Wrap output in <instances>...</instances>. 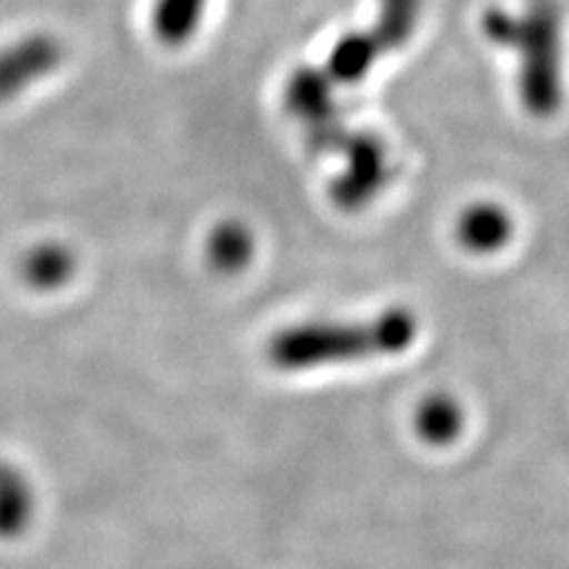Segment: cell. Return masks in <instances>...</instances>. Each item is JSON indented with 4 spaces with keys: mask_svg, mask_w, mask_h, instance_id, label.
<instances>
[{
    "mask_svg": "<svg viewBox=\"0 0 569 569\" xmlns=\"http://www.w3.org/2000/svg\"><path fill=\"white\" fill-rule=\"evenodd\" d=\"M52 62V52L46 50L41 43L39 46H27L14 56H8L3 62H0V98H6L14 93L17 88H24L33 74H41V71L48 69Z\"/></svg>",
    "mask_w": 569,
    "mask_h": 569,
    "instance_id": "obj_6",
    "label": "cell"
},
{
    "mask_svg": "<svg viewBox=\"0 0 569 569\" xmlns=\"http://www.w3.org/2000/svg\"><path fill=\"white\" fill-rule=\"evenodd\" d=\"M416 332V318L395 309L363 323H309L284 330L276 337L269 353L282 370H311L399 353L411 347Z\"/></svg>",
    "mask_w": 569,
    "mask_h": 569,
    "instance_id": "obj_1",
    "label": "cell"
},
{
    "mask_svg": "<svg viewBox=\"0 0 569 569\" xmlns=\"http://www.w3.org/2000/svg\"><path fill=\"white\" fill-rule=\"evenodd\" d=\"M71 273V257L62 247H43L27 261V278L41 288H56Z\"/></svg>",
    "mask_w": 569,
    "mask_h": 569,
    "instance_id": "obj_8",
    "label": "cell"
},
{
    "mask_svg": "<svg viewBox=\"0 0 569 569\" xmlns=\"http://www.w3.org/2000/svg\"><path fill=\"white\" fill-rule=\"evenodd\" d=\"M510 217L496 204H475L458 221V240L475 254H489L510 240Z\"/></svg>",
    "mask_w": 569,
    "mask_h": 569,
    "instance_id": "obj_4",
    "label": "cell"
},
{
    "mask_svg": "<svg viewBox=\"0 0 569 569\" xmlns=\"http://www.w3.org/2000/svg\"><path fill=\"white\" fill-rule=\"evenodd\" d=\"M531 22H512L510 17L491 14L487 29L491 41L518 43L522 50V100L531 112L548 114L560 102V50H558V17L550 10H539Z\"/></svg>",
    "mask_w": 569,
    "mask_h": 569,
    "instance_id": "obj_2",
    "label": "cell"
},
{
    "mask_svg": "<svg viewBox=\"0 0 569 569\" xmlns=\"http://www.w3.org/2000/svg\"><path fill=\"white\" fill-rule=\"evenodd\" d=\"M211 261L219 266L223 271H238L249 261V254H252V238H249L247 230L238 223H228L219 228L211 238L209 244Z\"/></svg>",
    "mask_w": 569,
    "mask_h": 569,
    "instance_id": "obj_7",
    "label": "cell"
},
{
    "mask_svg": "<svg viewBox=\"0 0 569 569\" xmlns=\"http://www.w3.org/2000/svg\"><path fill=\"white\" fill-rule=\"evenodd\" d=\"M416 427L425 441L443 447V443L453 441L460 435V427H462L460 406L451 397H441V395L425 399L418 406Z\"/></svg>",
    "mask_w": 569,
    "mask_h": 569,
    "instance_id": "obj_5",
    "label": "cell"
},
{
    "mask_svg": "<svg viewBox=\"0 0 569 569\" xmlns=\"http://www.w3.org/2000/svg\"><path fill=\"white\" fill-rule=\"evenodd\" d=\"M385 176V154L382 148L372 138H359L349 150V164L340 181L335 183V194L342 204L351 207L366 202L372 188L382 186Z\"/></svg>",
    "mask_w": 569,
    "mask_h": 569,
    "instance_id": "obj_3",
    "label": "cell"
}]
</instances>
